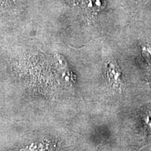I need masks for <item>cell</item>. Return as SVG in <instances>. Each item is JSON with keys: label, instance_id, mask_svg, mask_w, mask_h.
Here are the masks:
<instances>
[{"label": "cell", "instance_id": "cell-2", "mask_svg": "<svg viewBox=\"0 0 151 151\" xmlns=\"http://www.w3.org/2000/svg\"><path fill=\"white\" fill-rule=\"evenodd\" d=\"M78 8L84 14L94 17L105 7V0H77Z\"/></svg>", "mask_w": 151, "mask_h": 151}, {"label": "cell", "instance_id": "cell-4", "mask_svg": "<svg viewBox=\"0 0 151 151\" xmlns=\"http://www.w3.org/2000/svg\"><path fill=\"white\" fill-rule=\"evenodd\" d=\"M142 55L147 63L151 65V46L146 45L142 47Z\"/></svg>", "mask_w": 151, "mask_h": 151}, {"label": "cell", "instance_id": "cell-1", "mask_svg": "<svg viewBox=\"0 0 151 151\" xmlns=\"http://www.w3.org/2000/svg\"><path fill=\"white\" fill-rule=\"evenodd\" d=\"M107 83L111 88L116 90H121V72L120 68L115 61H109L106 69Z\"/></svg>", "mask_w": 151, "mask_h": 151}, {"label": "cell", "instance_id": "cell-3", "mask_svg": "<svg viewBox=\"0 0 151 151\" xmlns=\"http://www.w3.org/2000/svg\"><path fill=\"white\" fill-rule=\"evenodd\" d=\"M142 122L145 129L151 134V110H148L143 113Z\"/></svg>", "mask_w": 151, "mask_h": 151}]
</instances>
